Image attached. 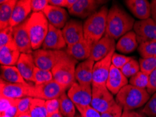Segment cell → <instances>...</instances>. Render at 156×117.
Segmentation results:
<instances>
[{"label": "cell", "instance_id": "26", "mask_svg": "<svg viewBox=\"0 0 156 117\" xmlns=\"http://www.w3.org/2000/svg\"><path fill=\"white\" fill-rule=\"evenodd\" d=\"M139 47V43L136 34L134 31H130L120 37L117 42L115 49L120 53H130Z\"/></svg>", "mask_w": 156, "mask_h": 117}, {"label": "cell", "instance_id": "32", "mask_svg": "<svg viewBox=\"0 0 156 117\" xmlns=\"http://www.w3.org/2000/svg\"><path fill=\"white\" fill-rule=\"evenodd\" d=\"M149 75L139 71L129 79V84L141 89H146L148 85Z\"/></svg>", "mask_w": 156, "mask_h": 117}, {"label": "cell", "instance_id": "45", "mask_svg": "<svg viewBox=\"0 0 156 117\" xmlns=\"http://www.w3.org/2000/svg\"><path fill=\"white\" fill-rule=\"evenodd\" d=\"M146 90L150 95L156 93V69L149 75L148 85Z\"/></svg>", "mask_w": 156, "mask_h": 117}, {"label": "cell", "instance_id": "36", "mask_svg": "<svg viewBox=\"0 0 156 117\" xmlns=\"http://www.w3.org/2000/svg\"><path fill=\"white\" fill-rule=\"evenodd\" d=\"M13 27H9L0 32V46H3L13 42Z\"/></svg>", "mask_w": 156, "mask_h": 117}, {"label": "cell", "instance_id": "16", "mask_svg": "<svg viewBox=\"0 0 156 117\" xmlns=\"http://www.w3.org/2000/svg\"><path fill=\"white\" fill-rule=\"evenodd\" d=\"M67 46L76 44L84 38L83 25L81 21L69 20L62 30Z\"/></svg>", "mask_w": 156, "mask_h": 117}, {"label": "cell", "instance_id": "43", "mask_svg": "<svg viewBox=\"0 0 156 117\" xmlns=\"http://www.w3.org/2000/svg\"><path fill=\"white\" fill-rule=\"evenodd\" d=\"M18 99H11L9 97H4L1 95L0 97V102H1V107H0V114H3L7 109L14 105H17Z\"/></svg>", "mask_w": 156, "mask_h": 117}, {"label": "cell", "instance_id": "11", "mask_svg": "<svg viewBox=\"0 0 156 117\" xmlns=\"http://www.w3.org/2000/svg\"><path fill=\"white\" fill-rule=\"evenodd\" d=\"M35 86V97L44 100L58 99L65 93L66 89L55 80Z\"/></svg>", "mask_w": 156, "mask_h": 117}, {"label": "cell", "instance_id": "35", "mask_svg": "<svg viewBox=\"0 0 156 117\" xmlns=\"http://www.w3.org/2000/svg\"><path fill=\"white\" fill-rule=\"evenodd\" d=\"M140 71L149 75L156 69V56L151 58H141L139 61Z\"/></svg>", "mask_w": 156, "mask_h": 117}, {"label": "cell", "instance_id": "28", "mask_svg": "<svg viewBox=\"0 0 156 117\" xmlns=\"http://www.w3.org/2000/svg\"><path fill=\"white\" fill-rule=\"evenodd\" d=\"M1 80L11 83H27L16 66L1 65Z\"/></svg>", "mask_w": 156, "mask_h": 117}, {"label": "cell", "instance_id": "13", "mask_svg": "<svg viewBox=\"0 0 156 117\" xmlns=\"http://www.w3.org/2000/svg\"><path fill=\"white\" fill-rule=\"evenodd\" d=\"M13 41L21 53L32 54V46L27 29V20L13 27Z\"/></svg>", "mask_w": 156, "mask_h": 117}, {"label": "cell", "instance_id": "1", "mask_svg": "<svg viewBox=\"0 0 156 117\" xmlns=\"http://www.w3.org/2000/svg\"><path fill=\"white\" fill-rule=\"evenodd\" d=\"M134 23L130 15L115 4L108 10L106 35L114 40L119 39L133 29Z\"/></svg>", "mask_w": 156, "mask_h": 117}, {"label": "cell", "instance_id": "30", "mask_svg": "<svg viewBox=\"0 0 156 117\" xmlns=\"http://www.w3.org/2000/svg\"><path fill=\"white\" fill-rule=\"evenodd\" d=\"M45 103L46 100L39 98L32 99L30 108L32 117H48Z\"/></svg>", "mask_w": 156, "mask_h": 117}, {"label": "cell", "instance_id": "4", "mask_svg": "<svg viewBox=\"0 0 156 117\" xmlns=\"http://www.w3.org/2000/svg\"><path fill=\"white\" fill-rule=\"evenodd\" d=\"M49 25L43 12L32 13L27 19V29L33 50L36 51L42 46L48 32Z\"/></svg>", "mask_w": 156, "mask_h": 117}, {"label": "cell", "instance_id": "8", "mask_svg": "<svg viewBox=\"0 0 156 117\" xmlns=\"http://www.w3.org/2000/svg\"><path fill=\"white\" fill-rule=\"evenodd\" d=\"M116 103L106 86H92V100L90 105L102 114Z\"/></svg>", "mask_w": 156, "mask_h": 117}, {"label": "cell", "instance_id": "44", "mask_svg": "<svg viewBox=\"0 0 156 117\" xmlns=\"http://www.w3.org/2000/svg\"><path fill=\"white\" fill-rule=\"evenodd\" d=\"M49 4V0H31V8L33 13L43 12Z\"/></svg>", "mask_w": 156, "mask_h": 117}, {"label": "cell", "instance_id": "5", "mask_svg": "<svg viewBox=\"0 0 156 117\" xmlns=\"http://www.w3.org/2000/svg\"><path fill=\"white\" fill-rule=\"evenodd\" d=\"M76 60L67 54L60 60L52 70L53 79L66 90L76 82L75 72Z\"/></svg>", "mask_w": 156, "mask_h": 117}, {"label": "cell", "instance_id": "38", "mask_svg": "<svg viewBox=\"0 0 156 117\" xmlns=\"http://www.w3.org/2000/svg\"><path fill=\"white\" fill-rule=\"evenodd\" d=\"M132 59V58H131V57L125 56L124 55L119 54L114 52V53L113 54V56H112V65L114 66L115 68L121 70L125 64H126Z\"/></svg>", "mask_w": 156, "mask_h": 117}, {"label": "cell", "instance_id": "3", "mask_svg": "<svg viewBox=\"0 0 156 117\" xmlns=\"http://www.w3.org/2000/svg\"><path fill=\"white\" fill-rule=\"evenodd\" d=\"M149 99L150 94L147 90L127 84L118 93L115 101L123 111H132L144 105Z\"/></svg>", "mask_w": 156, "mask_h": 117}, {"label": "cell", "instance_id": "54", "mask_svg": "<svg viewBox=\"0 0 156 117\" xmlns=\"http://www.w3.org/2000/svg\"><path fill=\"white\" fill-rule=\"evenodd\" d=\"M75 117H79V116H75Z\"/></svg>", "mask_w": 156, "mask_h": 117}, {"label": "cell", "instance_id": "27", "mask_svg": "<svg viewBox=\"0 0 156 117\" xmlns=\"http://www.w3.org/2000/svg\"><path fill=\"white\" fill-rule=\"evenodd\" d=\"M16 0H1L0 1V29H6L10 26V21L12 17Z\"/></svg>", "mask_w": 156, "mask_h": 117}, {"label": "cell", "instance_id": "47", "mask_svg": "<svg viewBox=\"0 0 156 117\" xmlns=\"http://www.w3.org/2000/svg\"><path fill=\"white\" fill-rule=\"evenodd\" d=\"M151 17L156 23V0H153L151 3Z\"/></svg>", "mask_w": 156, "mask_h": 117}, {"label": "cell", "instance_id": "9", "mask_svg": "<svg viewBox=\"0 0 156 117\" xmlns=\"http://www.w3.org/2000/svg\"><path fill=\"white\" fill-rule=\"evenodd\" d=\"M133 30L139 44L156 42V23L152 18L136 21Z\"/></svg>", "mask_w": 156, "mask_h": 117}, {"label": "cell", "instance_id": "42", "mask_svg": "<svg viewBox=\"0 0 156 117\" xmlns=\"http://www.w3.org/2000/svg\"><path fill=\"white\" fill-rule=\"evenodd\" d=\"M123 109L116 102L107 111L101 114V117H121Z\"/></svg>", "mask_w": 156, "mask_h": 117}, {"label": "cell", "instance_id": "52", "mask_svg": "<svg viewBox=\"0 0 156 117\" xmlns=\"http://www.w3.org/2000/svg\"><path fill=\"white\" fill-rule=\"evenodd\" d=\"M0 117H9V116L4 115V114H0Z\"/></svg>", "mask_w": 156, "mask_h": 117}, {"label": "cell", "instance_id": "12", "mask_svg": "<svg viewBox=\"0 0 156 117\" xmlns=\"http://www.w3.org/2000/svg\"><path fill=\"white\" fill-rule=\"evenodd\" d=\"M68 96L76 106L90 105L92 100V88L75 82L68 90Z\"/></svg>", "mask_w": 156, "mask_h": 117}, {"label": "cell", "instance_id": "7", "mask_svg": "<svg viewBox=\"0 0 156 117\" xmlns=\"http://www.w3.org/2000/svg\"><path fill=\"white\" fill-rule=\"evenodd\" d=\"M1 95L11 99H21L24 97H35V86L27 82L25 83H11L1 80Z\"/></svg>", "mask_w": 156, "mask_h": 117}, {"label": "cell", "instance_id": "17", "mask_svg": "<svg viewBox=\"0 0 156 117\" xmlns=\"http://www.w3.org/2000/svg\"><path fill=\"white\" fill-rule=\"evenodd\" d=\"M44 13L50 25L58 29H63L69 20V15L64 8L48 4L44 9Z\"/></svg>", "mask_w": 156, "mask_h": 117}, {"label": "cell", "instance_id": "37", "mask_svg": "<svg viewBox=\"0 0 156 117\" xmlns=\"http://www.w3.org/2000/svg\"><path fill=\"white\" fill-rule=\"evenodd\" d=\"M142 112L148 117H156V93L146 102Z\"/></svg>", "mask_w": 156, "mask_h": 117}, {"label": "cell", "instance_id": "22", "mask_svg": "<svg viewBox=\"0 0 156 117\" xmlns=\"http://www.w3.org/2000/svg\"><path fill=\"white\" fill-rule=\"evenodd\" d=\"M31 0H19L14 7L10 26L15 27L27 20V16L31 13Z\"/></svg>", "mask_w": 156, "mask_h": 117}, {"label": "cell", "instance_id": "25", "mask_svg": "<svg viewBox=\"0 0 156 117\" xmlns=\"http://www.w3.org/2000/svg\"><path fill=\"white\" fill-rule=\"evenodd\" d=\"M92 46L85 38L76 44L67 46V53L76 60H86L90 58Z\"/></svg>", "mask_w": 156, "mask_h": 117}, {"label": "cell", "instance_id": "19", "mask_svg": "<svg viewBox=\"0 0 156 117\" xmlns=\"http://www.w3.org/2000/svg\"><path fill=\"white\" fill-rule=\"evenodd\" d=\"M94 61L89 58L81 62L76 68V81L81 85L91 86L93 83V72Z\"/></svg>", "mask_w": 156, "mask_h": 117}, {"label": "cell", "instance_id": "53", "mask_svg": "<svg viewBox=\"0 0 156 117\" xmlns=\"http://www.w3.org/2000/svg\"><path fill=\"white\" fill-rule=\"evenodd\" d=\"M139 117H144V116H143L142 115H141V116H139Z\"/></svg>", "mask_w": 156, "mask_h": 117}, {"label": "cell", "instance_id": "34", "mask_svg": "<svg viewBox=\"0 0 156 117\" xmlns=\"http://www.w3.org/2000/svg\"><path fill=\"white\" fill-rule=\"evenodd\" d=\"M120 70L127 78H131L140 71V66L137 60L132 58Z\"/></svg>", "mask_w": 156, "mask_h": 117}, {"label": "cell", "instance_id": "2", "mask_svg": "<svg viewBox=\"0 0 156 117\" xmlns=\"http://www.w3.org/2000/svg\"><path fill=\"white\" fill-rule=\"evenodd\" d=\"M108 13L107 6L101 7L83 23L84 38L92 47L106 34Z\"/></svg>", "mask_w": 156, "mask_h": 117}, {"label": "cell", "instance_id": "49", "mask_svg": "<svg viewBox=\"0 0 156 117\" xmlns=\"http://www.w3.org/2000/svg\"><path fill=\"white\" fill-rule=\"evenodd\" d=\"M77 0H67V9H69L76 3Z\"/></svg>", "mask_w": 156, "mask_h": 117}, {"label": "cell", "instance_id": "15", "mask_svg": "<svg viewBox=\"0 0 156 117\" xmlns=\"http://www.w3.org/2000/svg\"><path fill=\"white\" fill-rule=\"evenodd\" d=\"M115 41L105 34L100 41L96 42L92 47L90 58L94 62H98L106 58L108 54L115 50L116 44Z\"/></svg>", "mask_w": 156, "mask_h": 117}, {"label": "cell", "instance_id": "10", "mask_svg": "<svg viewBox=\"0 0 156 117\" xmlns=\"http://www.w3.org/2000/svg\"><path fill=\"white\" fill-rule=\"evenodd\" d=\"M114 52L115 51H112L106 58L94 63L92 86H106L112 65V60Z\"/></svg>", "mask_w": 156, "mask_h": 117}, {"label": "cell", "instance_id": "14", "mask_svg": "<svg viewBox=\"0 0 156 117\" xmlns=\"http://www.w3.org/2000/svg\"><path fill=\"white\" fill-rule=\"evenodd\" d=\"M105 1H97V0H77L72 8L68 9L71 15L81 18L90 17L95 13L97 9Z\"/></svg>", "mask_w": 156, "mask_h": 117}, {"label": "cell", "instance_id": "41", "mask_svg": "<svg viewBox=\"0 0 156 117\" xmlns=\"http://www.w3.org/2000/svg\"><path fill=\"white\" fill-rule=\"evenodd\" d=\"M46 109L48 117L60 112V102L59 98L46 100Z\"/></svg>", "mask_w": 156, "mask_h": 117}, {"label": "cell", "instance_id": "24", "mask_svg": "<svg viewBox=\"0 0 156 117\" xmlns=\"http://www.w3.org/2000/svg\"><path fill=\"white\" fill-rule=\"evenodd\" d=\"M16 67L26 82H32L35 65L32 54L21 53Z\"/></svg>", "mask_w": 156, "mask_h": 117}, {"label": "cell", "instance_id": "21", "mask_svg": "<svg viewBox=\"0 0 156 117\" xmlns=\"http://www.w3.org/2000/svg\"><path fill=\"white\" fill-rule=\"evenodd\" d=\"M125 3L131 13L139 20L151 18V4L147 0H126Z\"/></svg>", "mask_w": 156, "mask_h": 117}, {"label": "cell", "instance_id": "50", "mask_svg": "<svg viewBox=\"0 0 156 117\" xmlns=\"http://www.w3.org/2000/svg\"><path fill=\"white\" fill-rule=\"evenodd\" d=\"M17 117H32V116H31V114H30V112H26V113L20 114V115H19Z\"/></svg>", "mask_w": 156, "mask_h": 117}, {"label": "cell", "instance_id": "31", "mask_svg": "<svg viewBox=\"0 0 156 117\" xmlns=\"http://www.w3.org/2000/svg\"><path fill=\"white\" fill-rule=\"evenodd\" d=\"M52 80H53V76L51 71L41 70L37 67L35 68L32 80V82L34 83V85H41Z\"/></svg>", "mask_w": 156, "mask_h": 117}, {"label": "cell", "instance_id": "18", "mask_svg": "<svg viewBox=\"0 0 156 117\" xmlns=\"http://www.w3.org/2000/svg\"><path fill=\"white\" fill-rule=\"evenodd\" d=\"M66 45L67 44L63 37L62 30L49 25L48 32L42 44L43 49L61 51Z\"/></svg>", "mask_w": 156, "mask_h": 117}, {"label": "cell", "instance_id": "51", "mask_svg": "<svg viewBox=\"0 0 156 117\" xmlns=\"http://www.w3.org/2000/svg\"><path fill=\"white\" fill-rule=\"evenodd\" d=\"M48 117H64V116H62V114L60 113V112H57V113H55V114H53V115L48 116Z\"/></svg>", "mask_w": 156, "mask_h": 117}, {"label": "cell", "instance_id": "48", "mask_svg": "<svg viewBox=\"0 0 156 117\" xmlns=\"http://www.w3.org/2000/svg\"><path fill=\"white\" fill-rule=\"evenodd\" d=\"M141 115L133 111H123L121 117H139Z\"/></svg>", "mask_w": 156, "mask_h": 117}, {"label": "cell", "instance_id": "6", "mask_svg": "<svg viewBox=\"0 0 156 117\" xmlns=\"http://www.w3.org/2000/svg\"><path fill=\"white\" fill-rule=\"evenodd\" d=\"M68 53L67 51H55V50L38 49L33 52L35 65L41 70L52 71L61 59Z\"/></svg>", "mask_w": 156, "mask_h": 117}, {"label": "cell", "instance_id": "39", "mask_svg": "<svg viewBox=\"0 0 156 117\" xmlns=\"http://www.w3.org/2000/svg\"><path fill=\"white\" fill-rule=\"evenodd\" d=\"M32 97H24L18 100L17 102V114L16 117L18 116L20 114L26 113V112H30V104H31Z\"/></svg>", "mask_w": 156, "mask_h": 117}, {"label": "cell", "instance_id": "33", "mask_svg": "<svg viewBox=\"0 0 156 117\" xmlns=\"http://www.w3.org/2000/svg\"><path fill=\"white\" fill-rule=\"evenodd\" d=\"M138 51L142 58L156 56V42H145L139 45Z\"/></svg>", "mask_w": 156, "mask_h": 117}, {"label": "cell", "instance_id": "23", "mask_svg": "<svg viewBox=\"0 0 156 117\" xmlns=\"http://www.w3.org/2000/svg\"><path fill=\"white\" fill-rule=\"evenodd\" d=\"M21 53L14 41L5 46H0L1 65L14 66L17 64Z\"/></svg>", "mask_w": 156, "mask_h": 117}, {"label": "cell", "instance_id": "46", "mask_svg": "<svg viewBox=\"0 0 156 117\" xmlns=\"http://www.w3.org/2000/svg\"><path fill=\"white\" fill-rule=\"evenodd\" d=\"M49 4L60 8H67V0H49Z\"/></svg>", "mask_w": 156, "mask_h": 117}, {"label": "cell", "instance_id": "20", "mask_svg": "<svg viewBox=\"0 0 156 117\" xmlns=\"http://www.w3.org/2000/svg\"><path fill=\"white\" fill-rule=\"evenodd\" d=\"M128 83L127 78L120 69L112 65L106 86L112 94L117 95L120 90Z\"/></svg>", "mask_w": 156, "mask_h": 117}, {"label": "cell", "instance_id": "29", "mask_svg": "<svg viewBox=\"0 0 156 117\" xmlns=\"http://www.w3.org/2000/svg\"><path fill=\"white\" fill-rule=\"evenodd\" d=\"M60 112L64 117H75L76 105L66 93L59 97Z\"/></svg>", "mask_w": 156, "mask_h": 117}, {"label": "cell", "instance_id": "40", "mask_svg": "<svg viewBox=\"0 0 156 117\" xmlns=\"http://www.w3.org/2000/svg\"><path fill=\"white\" fill-rule=\"evenodd\" d=\"M76 107L81 114V117H101V113L91 105L76 106Z\"/></svg>", "mask_w": 156, "mask_h": 117}]
</instances>
